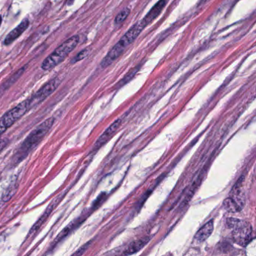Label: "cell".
Returning a JSON list of instances; mask_svg holds the SVG:
<instances>
[{
	"mask_svg": "<svg viewBox=\"0 0 256 256\" xmlns=\"http://www.w3.org/2000/svg\"><path fill=\"white\" fill-rule=\"evenodd\" d=\"M64 197V196H62V194H60V196L55 198L50 202V204L48 206L47 209L46 210L44 214H42V216L40 217V220L36 222L34 227H32V228L30 229V234H32L35 233L37 230H40V228H41L42 226L46 222V220H48L49 216L52 214V211H53L55 209V208L59 204L60 202H61V200H62V198Z\"/></svg>",
	"mask_w": 256,
	"mask_h": 256,
	"instance_id": "ba28073f",
	"label": "cell"
},
{
	"mask_svg": "<svg viewBox=\"0 0 256 256\" xmlns=\"http://www.w3.org/2000/svg\"><path fill=\"white\" fill-rule=\"evenodd\" d=\"M144 29V28L142 26L140 22L133 25L102 60L100 64L102 68H107L110 64H113L119 56H121L124 50L134 42V40L140 35Z\"/></svg>",
	"mask_w": 256,
	"mask_h": 256,
	"instance_id": "7a4b0ae2",
	"label": "cell"
},
{
	"mask_svg": "<svg viewBox=\"0 0 256 256\" xmlns=\"http://www.w3.org/2000/svg\"><path fill=\"white\" fill-rule=\"evenodd\" d=\"M121 122H122V120L118 119L112 125L109 126L108 128L103 132V134L98 138V140L96 142L94 146V150H97L101 148L103 145L106 144L113 137L114 134L118 132L120 127Z\"/></svg>",
	"mask_w": 256,
	"mask_h": 256,
	"instance_id": "52a82bcc",
	"label": "cell"
},
{
	"mask_svg": "<svg viewBox=\"0 0 256 256\" xmlns=\"http://www.w3.org/2000/svg\"><path fill=\"white\" fill-rule=\"evenodd\" d=\"M54 121V118H48L42 122L35 130H32L18 150L16 155L13 157V162L18 164L20 163L24 158H26L40 144V142L52 130Z\"/></svg>",
	"mask_w": 256,
	"mask_h": 256,
	"instance_id": "6da1fadb",
	"label": "cell"
},
{
	"mask_svg": "<svg viewBox=\"0 0 256 256\" xmlns=\"http://www.w3.org/2000/svg\"><path fill=\"white\" fill-rule=\"evenodd\" d=\"M166 5V0H160L158 2H157L156 4H155V6L150 10L149 12L146 14V16L144 18L143 20H140L142 26L145 28L146 26H148L150 24L152 23V22L160 16V13L162 12V11Z\"/></svg>",
	"mask_w": 256,
	"mask_h": 256,
	"instance_id": "9c48e42d",
	"label": "cell"
},
{
	"mask_svg": "<svg viewBox=\"0 0 256 256\" xmlns=\"http://www.w3.org/2000/svg\"><path fill=\"white\" fill-rule=\"evenodd\" d=\"M204 178V172H200L198 175L197 178L194 180V182L192 184L191 186H190V190L187 192L186 196L185 198L182 200V203L181 204V205H184L185 206L186 204H188V202L191 200L192 196H194V192H196V190L198 188L199 186H200V182H202V180H203Z\"/></svg>",
	"mask_w": 256,
	"mask_h": 256,
	"instance_id": "4fadbf2b",
	"label": "cell"
},
{
	"mask_svg": "<svg viewBox=\"0 0 256 256\" xmlns=\"http://www.w3.org/2000/svg\"><path fill=\"white\" fill-rule=\"evenodd\" d=\"M227 226L232 230L234 241L240 246H246L252 240V228L251 224L244 220L229 218Z\"/></svg>",
	"mask_w": 256,
	"mask_h": 256,
	"instance_id": "277c9868",
	"label": "cell"
},
{
	"mask_svg": "<svg viewBox=\"0 0 256 256\" xmlns=\"http://www.w3.org/2000/svg\"><path fill=\"white\" fill-rule=\"evenodd\" d=\"M10 143L8 138H0V152H2Z\"/></svg>",
	"mask_w": 256,
	"mask_h": 256,
	"instance_id": "d6986e66",
	"label": "cell"
},
{
	"mask_svg": "<svg viewBox=\"0 0 256 256\" xmlns=\"http://www.w3.org/2000/svg\"><path fill=\"white\" fill-rule=\"evenodd\" d=\"M150 239L151 238L150 236H146V238H142V239L138 240L132 242L130 246L125 250L124 254L125 256H130V254H133L138 252L150 242Z\"/></svg>",
	"mask_w": 256,
	"mask_h": 256,
	"instance_id": "7c38bea8",
	"label": "cell"
},
{
	"mask_svg": "<svg viewBox=\"0 0 256 256\" xmlns=\"http://www.w3.org/2000/svg\"><path fill=\"white\" fill-rule=\"evenodd\" d=\"M60 80L59 78H54L46 84L41 89L38 90L31 98H28L31 109L36 106H38L40 103L46 100L49 96L52 95L59 86Z\"/></svg>",
	"mask_w": 256,
	"mask_h": 256,
	"instance_id": "8992f818",
	"label": "cell"
},
{
	"mask_svg": "<svg viewBox=\"0 0 256 256\" xmlns=\"http://www.w3.org/2000/svg\"><path fill=\"white\" fill-rule=\"evenodd\" d=\"M89 246H90L89 244H85V245L83 246H82V248H79V250H78V251L76 252H74V254H84V252L86 251V248H88V247H89Z\"/></svg>",
	"mask_w": 256,
	"mask_h": 256,
	"instance_id": "ffe728a7",
	"label": "cell"
},
{
	"mask_svg": "<svg viewBox=\"0 0 256 256\" xmlns=\"http://www.w3.org/2000/svg\"><path fill=\"white\" fill-rule=\"evenodd\" d=\"M30 22L29 20L25 19L22 22L17 28H14L12 31L10 32L6 38L4 43L5 44H10L12 43L13 42L16 41L18 37H20L22 34H24L25 30L28 29L29 26Z\"/></svg>",
	"mask_w": 256,
	"mask_h": 256,
	"instance_id": "30bf717a",
	"label": "cell"
},
{
	"mask_svg": "<svg viewBox=\"0 0 256 256\" xmlns=\"http://www.w3.org/2000/svg\"><path fill=\"white\" fill-rule=\"evenodd\" d=\"M223 206L224 209L228 212H236L240 211L242 208L232 198L229 197L223 202Z\"/></svg>",
	"mask_w": 256,
	"mask_h": 256,
	"instance_id": "5bb4252c",
	"label": "cell"
},
{
	"mask_svg": "<svg viewBox=\"0 0 256 256\" xmlns=\"http://www.w3.org/2000/svg\"><path fill=\"white\" fill-rule=\"evenodd\" d=\"M78 36H74L62 43L50 56H48L42 64V68L44 70H50L60 64L70 53L76 48L78 44Z\"/></svg>",
	"mask_w": 256,
	"mask_h": 256,
	"instance_id": "3957f363",
	"label": "cell"
},
{
	"mask_svg": "<svg viewBox=\"0 0 256 256\" xmlns=\"http://www.w3.org/2000/svg\"><path fill=\"white\" fill-rule=\"evenodd\" d=\"M104 196H106V193H102V194H100V196H98V198L94 202L92 208H95L96 209V208H98V206H100V204L103 202V199H104Z\"/></svg>",
	"mask_w": 256,
	"mask_h": 256,
	"instance_id": "ac0fdd59",
	"label": "cell"
},
{
	"mask_svg": "<svg viewBox=\"0 0 256 256\" xmlns=\"http://www.w3.org/2000/svg\"><path fill=\"white\" fill-rule=\"evenodd\" d=\"M130 8H125L122 10L115 18L114 24L116 25H120L130 14Z\"/></svg>",
	"mask_w": 256,
	"mask_h": 256,
	"instance_id": "2e32d148",
	"label": "cell"
},
{
	"mask_svg": "<svg viewBox=\"0 0 256 256\" xmlns=\"http://www.w3.org/2000/svg\"><path fill=\"white\" fill-rule=\"evenodd\" d=\"M17 182H14V184H10V185L7 187L5 192H4V194H2V200H4V202H8V200L12 198V196L16 194V192H17Z\"/></svg>",
	"mask_w": 256,
	"mask_h": 256,
	"instance_id": "9a60e30c",
	"label": "cell"
},
{
	"mask_svg": "<svg viewBox=\"0 0 256 256\" xmlns=\"http://www.w3.org/2000/svg\"><path fill=\"white\" fill-rule=\"evenodd\" d=\"M31 108L29 100H26L13 108L0 118V134L5 132L8 128L12 126L24 115L26 114Z\"/></svg>",
	"mask_w": 256,
	"mask_h": 256,
	"instance_id": "5b68a950",
	"label": "cell"
},
{
	"mask_svg": "<svg viewBox=\"0 0 256 256\" xmlns=\"http://www.w3.org/2000/svg\"><path fill=\"white\" fill-rule=\"evenodd\" d=\"M214 228V220H210L206 222L203 227L199 229L198 232L194 235V240L198 242H204L212 234Z\"/></svg>",
	"mask_w": 256,
	"mask_h": 256,
	"instance_id": "8fae6325",
	"label": "cell"
},
{
	"mask_svg": "<svg viewBox=\"0 0 256 256\" xmlns=\"http://www.w3.org/2000/svg\"><path fill=\"white\" fill-rule=\"evenodd\" d=\"M2 17H1V16H0V25H1V24H2Z\"/></svg>",
	"mask_w": 256,
	"mask_h": 256,
	"instance_id": "44dd1931",
	"label": "cell"
},
{
	"mask_svg": "<svg viewBox=\"0 0 256 256\" xmlns=\"http://www.w3.org/2000/svg\"><path fill=\"white\" fill-rule=\"evenodd\" d=\"M90 50L88 49H84V50H82L78 54L76 55L72 60V64H76V62H79V61L82 60L84 59L85 58L88 56L89 54Z\"/></svg>",
	"mask_w": 256,
	"mask_h": 256,
	"instance_id": "e0dca14e",
	"label": "cell"
}]
</instances>
